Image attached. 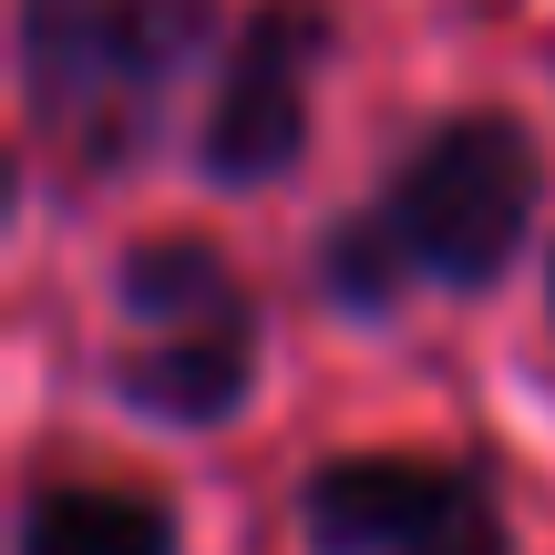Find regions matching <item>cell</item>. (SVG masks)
I'll return each instance as SVG.
<instances>
[{
	"instance_id": "cell-6",
	"label": "cell",
	"mask_w": 555,
	"mask_h": 555,
	"mask_svg": "<svg viewBox=\"0 0 555 555\" xmlns=\"http://www.w3.org/2000/svg\"><path fill=\"white\" fill-rule=\"evenodd\" d=\"M21 555H176V515L124 483H52L21 515Z\"/></svg>"
},
{
	"instance_id": "cell-7",
	"label": "cell",
	"mask_w": 555,
	"mask_h": 555,
	"mask_svg": "<svg viewBox=\"0 0 555 555\" xmlns=\"http://www.w3.org/2000/svg\"><path fill=\"white\" fill-rule=\"evenodd\" d=\"M319 278H330V288L350 298V309H380V298H391V278H401V258H391V247H380V227L360 217L350 237H339L330 258H319Z\"/></svg>"
},
{
	"instance_id": "cell-2",
	"label": "cell",
	"mask_w": 555,
	"mask_h": 555,
	"mask_svg": "<svg viewBox=\"0 0 555 555\" xmlns=\"http://www.w3.org/2000/svg\"><path fill=\"white\" fill-rule=\"evenodd\" d=\"M258 380V309L217 247L165 237L124 258V350L114 391L155 422H227Z\"/></svg>"
},
{
	"instance_id": "cell-5",
	"label": "cell",
	"mask_w": 555,
	"mask_h": 555,
	"mask_svg": "<svg viewBox=\"0 0 555 555\" xmlns=\"http://www.w3.org/2000/svg\"><path fill=\"white\" fill-rule=\"evenodd\" d=\"M298 124H309V11L268 0L247 21L237 62L217 82V114H206V165L217 176H278L298 155Z\"/></svg>"
},
{
	"instance_id": "cell-4",
	"label": "cell",
	"mask_w": 555,
	"mask_h": 555,
	"mask_svg": "<svg viewBox=\"0 0 555 555\" xmlns=\"http://www.w3.org/2000/svg\"><path fill=\"white\" fill-rule=\"evenodd\" d=\"M298 525H309V555H515L474 474L401 463V453L319 463L298 494Z\"/></svg>"
},
{
	"instance_id": "cell-3",
	"label": "cell",
	"mask_w": 555,
	"mask_h": 555,
	"mask_svg": "<svg viewBox=\"0 0 555 555\" xmlns=\"http://www.w3.org/2000/svg\"><path fill=\"white\" fill-rule=\"evenodd\" d=\"M525 217H535V144L504 114H453L433 144H412L371 227L401 268L442 278V288H483L515 258Z\"/></svg>"
},
{
	"instance_id": "cell-1",
	"label": "cell",
	"mask_w": 555,
	"mask_h": 555,
	"mask_svg": "<svg viewBox=\"0 0 555 555\" xmlns=\"http://www.w3.org/2000/svg\"><path fill=\"white\" fill-rule=\"evenodd\" d=\"M196 41L206 0H21L31 124L73 165H124L165 124Z\"/></svg>"
}]
</instances>
